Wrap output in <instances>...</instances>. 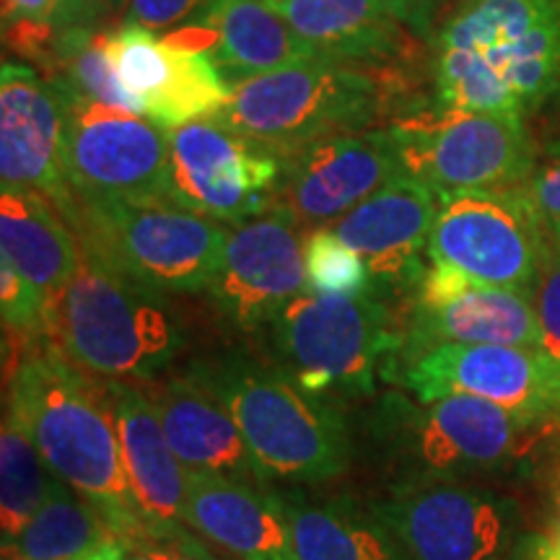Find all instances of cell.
Segmentation results:
<instances>
[{
  "label": "cell",
  "mask_w": 560,
  "mask_h": 560,
  "mask_svg": "<svg viewBox=\"0 0 560 560\" xmlns=\"http://www.w3.org/2000/svg\"><path fill=\"white\" fill-rule=\"evenodd\" d=\"M301 231L280 206L231 229L221 268L206 291L223 319L244 330L268 327L289 301L310 289Z\"/></svg>",
  "instance_id": "obj_15"
},
{
  "label": "cell",
  "mask_w": 560,
  "mask_h": 560,
  "mask_svg": "<svg viewBox=\"0 0 560 560\" xmlns=\"http://www.w3.org/2000/svg\"><path fill=\"white\" fill-rule=\"evenodd\" d=\"M159 412L174 454L190 472L268 482L226 405L187 371L182 376L140 382Z\"/></svg>",
  "instance_id": "obj_23"
},
{
  "label": "cell",
  "mask_w": 560,
  "mask_h": 560,
  "mask_svg": "<svg viewBox=\"0 0 560 560\" xmlns=\"http://www.w3.org/2000/svg\"><path fill=\"white\" fill-rule=\"evenodd\" d=\"M319 58L400 75L418 42L384 0H268Z\"/></svg>",
  "instance_id": "obj_25"
},
{
  "label": "cell",
  "mask_w": 560,
  "mask_h": 560,
  "mask_svg": "<svg viewBox=\"0 0 560 560\" xmlns=\"http://www.w3.org/2000/svg\"><path fill=\"white\" fill-rule=\"evenodd\" d=\"M166 37L206 52L231 89L272 70L319 58L268 0H210L192 24Z\"/></svg>",
  "instance_id": "obj_20"
},
{
  "label": "cell",
  "mask_w": 560,
  "mask_h": 560,
  "mask_svg": "<svg viewBox=\"0 0 560 560\" xmlns=\"http://www.w3.org/2000/svg\"><path fill=\"white\" fill-rule=\"evenodd\" d=\"M462 0H384L392 16L418 42H436L444 19H450Z\"/></svg>",
  "instance_id": "obj_34"
},
{
  "label": "cell",
  "mask_w": 560,
  "mask_h": 560,
  "mask_svg": "<svg viewBox=\"0 0 560 560\" xmlns=\"http://www.w3.org/2000/svg\"><path fill=\"white\" fill-rule=\"evenodd\" d=\"M405 174L429 185L439 200L475 190H514L537 172L535 143L524 120L486 112L431 107L400 112L389 122Z\"/></svg>",
  "instance_id": "obj_8"
},
{
  "label": "cell",
  "mask_w": 560,
  "mask_h": 560,
  "mask_svg": "<svg viewBox=\"0 0 560 560\" xmlns=\"http://www.w3.org/2000/svg\"><path fill=\"white\" fill-rule=\"evenodd\" d=\"M439 195L429 185L400 174L335 223L332 231L350 244L371 272V291L416 293L429 270V242L439 215Z\"/></svg>",
  "instance_id": "obj_18"
},
{
  "label": "cell",
  "mask_w": 560,
  "mask_h": 560,
  "mask_svg": "<svg viewBox=\"0 0 560 560\" xmlns=\"http://www.w3.org/2000/svg\"><path fill=\"white\" fill-rule=\"evenodd\" d=\"M276 363L314 397L366 395L380 363L400 353L402 330L387 296H359L306 289L268 325Z\"/></svg>",
  "instance_id": "obj_7"
},
{
  "label": "cell",
  "mask_w": 560,
  "mask_h": 560,
  "mask_svg": "<svg viewBox=\"0 0 560 560\" xmlns=\"http://www.w3.org/2000/svg\"><path fill=\"white\" fill-rule=\"evenodd\" d=\"M441 346L542 348V335L527 293L472 283L441 304L410 306L402 366Z\"/></svg>",
  "instance_id": "obj_24"
},
{
  "label": "cell",
  "mask_w": 560,
  "mask_h": 560,
  "mask_svg": "<svg viewBox=\"0 0 560 560\" xmlns=\"http://www.w3.org/2000/svg\"><path fill=\"white\" fill-rule=\"evenodd\" d=\"M276 206L301 229L335 226L342 215L405 174L400 145L387 128L332 136L280 156Z\"/></svg>",
  "instance_id": "obj_14"
},
{
  "label": "cell",
  "mask_w": 560,
  "mask_h": 560,
  "mask_svg": "<svg viewBox=\"0 0 560 560\" xmlns=\"http://www.w3.org/2000/svg\"><path fill=\"white\" fill-rule=\"evenodd\" d=\"M558 501H560V475H558Z\"/></svg>",
  "instance_id": "obj_42"
},
{
  "label": "cell",
  "mask_w": 560,
  "mask_h": 560,
  "mask_svg": "<svg viewBox=\"0 0 560 560\" xmlns=\"http://www.w3.org/2000/svg\"><path fill=\"white\" fill-rule=\"evenodd\" d=\"M50 81V79H47ZM62 166L79 200H172L166 130L149 117L91 102L66 83Z\"/></svg>",
  "instance_id": "obj_9"
},
{
  "label": "cell",
  "mask_w": 560,
  "mask_h": 560,
  "mask_svg": "<svg viewBox=\"0 0 560 560\" xmlns=\"http://www.w3.org/2000/svg\"><path fill=\"white\" fill-rule=\"evenodd\" d=\"M560 100V0H462L433 42V104L527 122Z\"/></svg>",
  "instance_id": "obj_2"
},
{
  "label": "cell",
  "mask_w": 560,
  "mask_h": 560,
  "mask_svg": "<svg viewBox=\"0 0 560 560\" xmlns=\"http://www.w3.org/2000/svg\"><path fill=\"white\" fill-rule=\"evenodd\" d=\"M115 540L120 542V537L102 509L52 475L45 503L19 532L16 540L3 545V558L81 560L91 550Z\"/></svg>",
  "instance_id": "obj_28"
},
{
  "label": "cell",
  "mask_w": 560,
  "mask_h": 560,
  "mask_svg": "<svg viewBox=\"0 0 560 560\" xmlns=\"http://www.w3.org/2000/svg\"><path fill=\"white\" fill-rule=\"evenodd\" d=\"M70 229L81 249L140 285L174 296L206 293L231 226L174 200H79Z\"/></svg>",
  "instance_id": "obj_6"
},
{
  "label": "cell",
  "mask_w": 560,
  "mask_h": 560,
  "mask_svg": "<svg viewBox=\"0 0 560 560\" xmlns=\"http://www.w3.org/2000/svg\"><path fill=\"white\" fill-rule=\"evenodd\" d=\"M81 560H128V558H125V545L115 540V542L102 545V548L91 550L89 556L81 558Z\"/></svg>",
  "instance_id": "obj_39"
},
{
  "label": "cell",
  "mask_w": 560,
  "mask_h": 560,
  "mask_svg": "<svg viewBox=\"0 0 560 560\" xmlns=\"http://www.w3.org/2000/svg\"><path fill=\"white\" fill-rule=\"evenodd\" d=\"M190 374L226 405L268 478L325 482L348 470L350 436L340 412L278 363L226 353L195 363Z\"/></svg>",
  "instance_id": "obj_5"
},
{
  "label": "cell",
  "mask_w": 560,
  "mask_h": 560,
  "mask_svg": "<svg viewBox=\"0 0 560 560\" xmlns=\"http://www.w3.org/2000/svg\"><path fill=\"white\" fill-rule=\"evenodd\" d=\"M0 244L9 260L47 296L58 293L83 262L75 231L39 192L3 190L0 195Z\"/></svg>",
  "instance_id": "obj_26"
},
{
  "label": "cell",
  "mask_w": 560,
  "mask_h": 560,
  "mask_svg": "<svg viewBox=\"0 0 560 560\" xmlns=\"http://www.w3.org/2000/svg\"><path fill=\"white\" fill-rule=\"evenodd\" d=\"M503 560H560L548 535H520Z\"/></svg>",
  "instance_id": "obj_37"
},
{
  "label": "cell",
  "mask_w": 560,
  "mask_h": 560,
  "mask_svg": "<svg viewBox=\"0 0 560 560\" xmlns=\"http://www.w3.org/2000/svg\"><path fill=\"white\" fill-rule=\"evenodd\" d=\"M3 560H11V558H3Z\"/></svg>",
  "instance_id": "obj_43"
},
{
  "label": "cell",
  "mask_w": 560,
  "mask_h": 560,
  "mask_svg": "<svg viewBox=\"0 0 560 560\" xmlns=\"http://www.w3.org/2000/svg\"><path fill=\"white\" fill-rule=\"evenodd\" d=\"M522 192L540 223L545 240L552 247H560V159L537 166L527 185H522Z\"/></svg>",
  "instance_id": "obj_33"
},
{
  "label": "cell",
  "mask_w": 560,
  "mask_h": 560,
  "mask_svg": "<svg viewBox=\"0 0 560 560\" xmlns=\"http://www.w3.org/2000/svg\"><path fill=\"white\" fill-rule=\"evenodd\" d=\"M185 524L242 560H296L283 495L268 482L190 472Z\"/></svg>",
  "instance_id": "obj_21"
},
{
  "label": "cell",
  "mask_w": 560,
  "mask_h": 560,
  "mask_svg": "<svg viewBox=\"0 0 560 560\" xmlns=\"http://www.w3.org/2000/svg\"><path fill=\"white\" fill-rule=\"evenodd\" d=\"M172 200L226 226L276 206L280 161L213 120L166 130Z\"/></svg>",
  "instance_id": "obj_13"
},
{
  "label": "cell",
  "mask_w": 560,
  "mask_h": 560,
  "mask_svg": "<svg viewBox=\"0 0 560 560\" xmlns=\"http://www.w3.org/2000/svg\"><path fill=\"white\" fill-rule=\"evenodd\" d=\"M0 182L3 190L39 192L66 221L73 215L58 89L34 68L9 60L0 70Z\"/></svg>",
  "instance_id": "obj_17"
},
{
  "label": "cell",
  "mask_w": 560,
  "mask_h": 560,
  "mask_svg": "<svg viewBox=\"0 0 560 560\" xmlns=\"http://www.w3.org/2000/svg\"><path fill=\"white\" fill-rule=\"evenodd\" d=\"M112 412L120 433L122 465L149 537L185 529L187 470L174 454L159 412L140 384L107 382Z\"/></svg>",
  "instance_id": "obj_22"
},
{
  "label": "cell",
  "mask_w": 560,
  "mask_h": 560,
  "mask_svg": "<svg viewBox=\"0 0 560 560\" xmlns=\"http://www.w3.org/2000/svg\"><path fill=\"white\" fill-rule=\"evenodd\" d=\"M210 0H128L125 24L143 26V30H170L174 24H185L198 16Z\"/></svg>",
  "instance_id": "obj_35"
},
{
  "label": "cell",
  "mask_w": 560,
  "mask_h": 560,
  "mask_svg": "<svg viewBox=\"0 0 560 560\" xmlns=\"http://www.w3.org/2000/svg\"><path fill=\"white\" fill-rule=\"evenodd\" d=\"M296 560H405L376 511L348 499H314L285 490Z\"/></svg>",
  "instance_id": "obj_27"
},
{
  "label": "cell",
  "mask_w": 560,
  "mask_h": 560,
  "mask_svg": "<svg viewBox=\"0 0 560 560\" xmlns=\"http://www.w3.org/2000/svg\"><path fill=\"white\" fill-rule=\"evenodd\" d=\"M522 187L475 190L444 198L429 242V262L472 283L527 293L548 252Z\"/></svg>",
  "instance_id": "obj_11"
},
{
  "label": "cell",
  "mask_w": 560,
  "mask_h": 560,
  "mask_svg": "<svg viewBox=\"0 0 560 560\" xmlns=\"http://www.w3.org/2000/svg\"><path fill=\"white\" fill-rule=\"evenodd\" d=\"M5 405L16 412L55 478L89 499L120 542L149 540L122 465L107 382L73 366L50 340L5 342Z\"/></svg>",
  "instance_id": "obj_1"
},
{
  "label": "cell",
  "mask_w": 560,
  "mask_h": 560,
  "mask_svg": "<svg viewBox=\"0 0 560 560\" xmlns=\"http://www.w3.org/2000/svg\"><path fill=\"white\" fill-rule=\"evenodd\" d=\"M304 262L312 291L359 296L371 289V272L363 257L332 229L310 231L304 240Z\"/></svg>",
  "instance_id": "obj_30"
},
{
  "label": "cell",
  "mask_w": 560,
  "mask_h": 560,
  "mask_svg": "<svg viewBox=\"0 0 560 560\" xmlns=\"http://www.w3.org/2000/svg\"><path fill=\"white\" fill-rule=\"evenodd\" d=\"M537 325L542 335V350L560 361V247L548 244L535 285L529 291Z\"/></svg>",
  "instance_id": "obj_32"
},
{
  "label": "cell",
  "mask_w": 560,
  "mask_h": 560,
  "mask_svg": "<svg viewBox=\"0 0 560 560\" xmlns=\"http://www.w3.org/2000/svg\"><path fill=\"white\" fill-rule=\"evenodd\" d=\"M405 416V436L425 475L493 470L522 452L524 439L542 425L511 416L499 405L470 395H450L433 402L397 405Z\"/></svg>",
  "instance_id": "obj_19"
},
{
  "label": "cell",
  "mask_w": 560,
  "mask_h": 560,
  "mask_svg": "<svg viewBox=\"0 0 560 560\" xmlns=\"http://www.w3.org/2000/svg\"><path fill=\"white\" fill-rule=\"evenodd\" d=\"M402 384L418 402L470 395L527 423H560V361L542 348L441 346L402 366Z\"/></svg>",
  "instance_id": "obj_12"
},
{
  "label": "cell",
  "mask_w": 560,
  "mask_h": 560,
  "mask_svg": "<svg viewBox=\"0 0 560 560\" xmlns=\"http://www.w3.org/2000/svg\"><path fill=\"white\" fill-rule=\"evenodd\" d=\"M50 296L0 255V310H3L5 342H34L47 335Z\"/></svg>",
  "instance_id": "obj_31"
},
{
  "label": "cell",
  "mask_w": 560,
  "mask_h": 560,
  "mask_svg": "<svg viewBox=\"0 0 560 560\" xmlns=\"http://www.w3.org/2000/svg\"><path fill=\"white\" fill-rule=\"evenodd\" d=\"M149 542L161 560H221L200 540H195L187 527L166 537H149Z\"/></svg>",
  "instance_id": "obj_36"
},
{
  "label": "cell",
  "mask_w": 560,
  "mask_h": 560,
  "mask_svg": "<svg viewBox=\"0 0 560 560\" xmlns=\"http://www.w3.org/2000/svg\"><path fill=\"white\" fill-rule=\"evenodd\" d=\"M405 560H503L516 542L514 503L452 475H412L374 506Z\"/></svg>",
  "instance_id": "obj_10"
},
{
  "label": "cell",
  "mask_w": 560,
  "mask_h": 560,
  "mask_svg": "<svg viewBox=\"0 0 560 560\" xmlns=\"http://www.w3.org/2000/svg\"><path fill=\"white\" fill-rule=\"evenodd\" d=\"M125 3H128V0H109V5H112V9H122Z\"/></svg>",
  "instance_id": "obj_41"
},
{
  "label": "cell",
  "mask_w": 560,
  "mask_h": 560,
  "mask_svg": "<svg viewBox=\"0 0 560 560\" xmlns=\"http://www.w3.org/2000/svg\"><path fill=\"white\" fill-rule=\"evenodd\" d=\"M400 86L397 73L314 58L234 86L213 122L280 159L317 140L374 130L392 109H405Z\"/></svg>",
  "instance_id": "obj_4"
},
{
  "label": "cell",
  "mask_w": 560,
  "mask_h": 560,
  "mask_svg": "<svg viewBox=\"0 0 560 560\" xmlns=\"http://www.w3.org/2000/svg\"><path fill=\"white\" fill-rule=\"evenodd\" d=\"M52 472L21 418L5 405L0 429V527L13 542L50 493Z\"/></svg>",
  "instance_id": "obj_29"
},
{
  "label": "cell",
  "mask_w": 560,
  "mask_h": 560,
  "mask_svg": "<svg viewBox=\"0 0 560 560\" xmlns=\"http://www.w3.org/2000/svg\"><path fill=\"white\" fill-rule=\"evenodd\" d=\"M107 52L140 115L164 130L213 120L234 96V89L206 52L170 37L159 39L143 26L125 24L109 32Z\"/></svg>",
  "instance_id": "obj_16"
},
{
  "label": "cell",
  "mask_w": 560,
  "mask_h": 560,
  "mask_svg": "<svg viewBox=\"0 0 560 560\" xmlns=\"http://www.w3.org/2000/svg\"><path fill=\"white\" fill-rule=\"evenodd\" d=\"M125 545V558L128 560H161L159 552L151 548L149 540H136V542H122Z\"/></svg>",
  "instance_id": "obj_38"
},
{
  "label": "cell",
  "mask_w": 560,
  "mask_h": 560,
  "mask_svg": "<svg viewBox=\"0 0 560 560\" xmlns=\"http://www.w3.org/2000/svg\"><path fill=\"white\" fill-rule=\"evenodd\" d=\"M47 340L96 380L140 384L177 359L185 327L166 293L83 252L79 272L50 296Z\"/></svg>",
  "instance_id": "obj_3"
},
{
  "label": "cell",
  "mask_w": 560,
  "mask_h": 560,
  "mask_svg": "<svg viewBox=\"0 0 560 560\" xmlns=\"http://www.w3.org/2000/svg\"><path fill=\"white\" fill-rule=\"evenodd\" d=\"M550 542H552V548H556V552H558V556H560V522L556 524V529H552L550 532Z\"/></svg>",
  "instance_id": "obj_40"
}]
</instances>
